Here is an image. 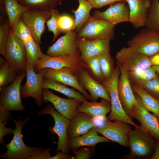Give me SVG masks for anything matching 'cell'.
<instances>
[{"label": "cell", "mask_w": 159, "mask_h": 159, "mask_svg": "<svg viewBox=\"0 0 159 159\" xmlns=\"http://www.w3.org/2000/svg\"><path fill=\"white\" fill-rule=\"evenodd\" d=\"M15 125L13 131V138L7 144L4 145L6 152L0 155V158L5 159H26L28 157L38 153L44 149L41 148L29 147L26 145L23 140L22 128L25 124L30 119L26 117L24 120H15L10 117Z\"/></svg>", "instance_id": "6da1fadb"}, {"label": "cell", "mask_w": 159, "mask_h": 159, "mask_svg": "<svg viewBox=\"0 0 159 159\" xmlns=\"http://www.w3.org/2000/svg\"><path fill=\"white\" fill-rule=\"evenodd\" d=\"M129 136L130 151L128 159L151 158L155 149V139L140 126L135 127Z\"/></svg>", "instance_id": "7a4b0ae2"}, {"label": "cell", "mask_w": 159, "mask_h": 159, "mask_svg": "<svg viewBox=\"0 0 159 159\" xmlns=\"http://www.w3.org/2000/svg\"><path fill=\"white\" fill-rule=\"evenodd\" d=\"M120 72L119 66L117 63L112 77L109 79L104 80L101 83L108 90L111 99V109L107 117V120L121 121L135 127H139L140 126L135 123L125 112L120 101L118 93L117 83Z\"/></svg>", "instance_id": "3957f363"}, {"label": "cell", "mask_w": 159, "mask_h": 159, "mask_svg": "<svg viewBox=\"0 0 159 159\" xmlns=\"http://www.w3.org/2000/svg\"><path fill=\"white\" fill-rule=\"evenodd\" d=\"M47 114L51 115L55 122L54 126L49 128V132L53 134H57L58 137L57 146L56 151L58 152L60 151L69 154L70 149L67 130L70 120L56 110L54 107L51 104L47 105L41 110L38 113V116Z\"/></svg>", "instance_id": "277c9868"}, {"label": "cell", "mask_w": 159, "mask_h": 159, "mask_svg": "<svg viewBox=\"0 0 159 159\" xmlns=\"http://www.w3.org/2000/svg\"><path fill=\"white\" fill-rule=\"evenodd\" d=\"M117 63L127 73L138 72L152 66L150 57L129 47L116 54Z\"/></svg>", "instance_id": "5b68a950"}, {"label": "cell", "mask_w": 159, "mask_h": 159, "mask_svg": "<svg viewBox=\"0 0 159 159\" xmlns=\"http://www.w3.org/2000/svg\"><path fill=\"white\" fill-rule=\"evenodd\" d=\"M76 36L88 40H111L115 37V26L105 20L91 16L76 33Z\"/></svg>", "instance_id": "8992f818"}, {"label": "cell", "mask_w": 159, "mask_h": 159, "mask_svg": "<svg viewBox=\"0 0 159 159\" xmlns=\"http://www.w3.org/2000/svg\"><path fill=\"white\" fill-rule=\"evenodd\" d=\"M128 47L150 57L159 52V32L144 28L127 42Z\"/></svg>", "instance_id": "52a82bcc"}, {"label": "cell", "mask_w": 159, "mask_h": 159, "mask_svg": "<svg viewBox=\"0 0 159 159\" xmlns=\"http://www.w3.org/2000/svg\"><path fill=\"white\" fill-rule=\"evenodd\" d=\"M26 83L21 86V98H33L36 104L41 107L42 102V84L44 79V70L42 69L36 73L31 64L26 62Z\"/></svg>", "instance_id": "ba28073f"}, {"label": "cell", "mask_w": 159, "mask_h": 159, "mask_svg": "<svg viewBox=\"0 0 159 159\" xmlns=\"http://www.w3.org/2000/svg\"><path fill=\"white\" fill-rule=\"evenodd\" d=\"M26 76V71L21 73L11 84L0 90V106L5 110L24 111L21 100V83Z\"/></svg>", "instance_id": "9c48e42d"}, {"label": "cell", "mask_w": 159, "mask_h": 159, "mask_svg": "<svg viewBox=\"0 0 159 159\" xmlns=\"http://www.w3.org/2000/svg\"><path fill=\"white\" fill-rule=\"evenodd\" d=\"M64 67L72 68L77 74L82 70L85 67V64L81 59L80 53L71 57L65 56L50 57L43 53L34 69L37 73L45 68L59 69Z\"/></svg>", "instance_id": "30bf717a"}, {"label": "cell", "mask_w": 159, "mask_h": 159, "mask_svg": "<svg viewBox=\"0 0 159 159\" xmlns=\"http://www.w3.org/2000/svg\"><path fill=\"white\" fill-rule=\"evenodd\" d=\"M6 60L18 74L26 71V61L24 43L11 29L6 49Z\"/></svg>", "instance_id": "8fae6325"}, {"label": "cell", "mask_w": 159, "mask_h": 159, "mask_svg": "<svg viewBox=\"0 0 159 159\" xmlns=\"http://www.w3.org/2000/svg\"><path fill=\"white\" fill-rule=\"evenodd\" d=\"M130 124L119 120H107L102 126L96 127L98 132L112 142L122 146H129V136L132 130Z\"/></svg>", "instance_id": "7c38bea8"}, {"label": "cell", "mask_w": 159, "mask_h": 159, "mask_svg": "<svg viewBox=\"0 0 159 159\" xmlns=\"http://www.w3.org/2000/svg\"><path fill=\"white\" fill-rule=\"evenodd\" d=\"M51 16L49 11L28 9L20 17L30 31L34 39L40 44L45 23Z\"/></svg>", "instance_id": "4fadbf2b"}, {"label": "cell", "mask_w": 159, "mask_h": 159, "mask_svg": "<svg viewBox=\"0 0 159 159\" xmlns=\"http://www.w3.org/2000/svg\"><path fill=\"white\" fill-rule=\"evenodd\" d=\"M136 101L131 111L132 118L137 119L140 127L145 131L159 140V120L154 114H150L143 104L140 98L136 94Z\"/></svg>", "instance_id": "5bb4252c"}, {"label": "cell", "mask_w": 159, "mask_h": 159, "mask_svg": "<svg viewBox=\"0 0 159 159\" xmlns=\"http://www.w3.org/2000/svg\"><path fill=\"white\" fill-rule=\"evenodd\" d=\"M80 53L76 33L71 30L65 34L49 47L46 55L50 57L65 56L73 57Z\"/></svg>", "instance_id": "9a60e30c"}, {"label": "cell", "mask_w": 159, "mask_h": 159, "mask_svg": "<svg viewBox=\"0 0 159 159\" xmlns=\"http://www.w3.org/2000/svg\"><path fill=\"white\" fill-rule=\"evenodd\" d=\"M42 95V102H50L58 112L69 120L78 112V107L82 102L78 99L60 97L47 88H43Z\"/></svg>", "instance_id": "2e32d148"}, {"label": "cell", "mask_w": 159, "mask_h": 159, "mask_svg": "<svg viewBox=\"0 0 159 159\" xmlns=\"http://www.w3.org/2000/svg\"><path fill=\"white\" fill-rule=\"evenodd\" d=\"M43 69L44 78L54 80L72 87L80 92L87 99L91 100L90 94L80 85L77 74L72 68L64 67L59 69L49 68Z\"/></svg>", "instance_id": "e0dca14e"}, {"label": "cell", "mask_w": 159, "mask_h": 159, "mask_svg": "<svg viewBox=\"0 0 159 159\" xmlns=\"http://www.w3.org/2000/svg\"><path fill=\"white\" fill-rule=\"evenodd\" d=\"M77 76L80 85L88 91L91 101H96L100 97L111 103L110 96L106 88L94 79L85 67L77 74Z\"/></svg>", "instance_id": "ac0fdd59"}, {"label": "cell", "mask_w": 159, "mask_h": 159, "mask_svg": "<svg viewBox=\"0 0 159 159\" xmlns=\"http://www.w3.org/2000/svg\"><path fill=\"white\" fill-rule=\"evenodd\" d=\"M126 1L116 3L103 11L95 10L93 17L105 20L114 26L122 22H129V9Z\"/></svg>", "instance_id": "d6986e66"}, {"label": "cell", "mask_w": 159, "mask_h": 159, "mask_svg": "<svg viewBox=\"0 0 159 159\" xmlns=\"http://www.w3.org/2000/svg\"><path fill=\"white\" fill-rule=\"evenodd\" d=\"M119 65L120 72L117 83L118 97L124 111L132 119L130 112L136 102V98L128 79L127 72L121 66Z\"/></svg>", "instance_id": "ffe728a7"}, {"label": "cell", "mask_w": 159, "mask_h": 159, "mask_svg": "<svg viewBox=\"0 0 159 159\" xmlns=\"http://www.w3.org/2000/svg\"><path fill=\"white\" fill-rule=\"evenodd\" d=\"M77 40L80 57L83 61L105 51L110 50V39L88 40L77 38Z\"/></svg>", "instance_id": "44dd1931"}, {"label": "cell", "mask_w": 159, "mask_h": 159, "mask_svg": "<svg viewBox=\"0 0 159 159\" xmlns=\"http://www.w3.org/2000/svg\"><path fill=\"white\" fill-rule=\"evenodd\" d=\"M129 9V22L138 28L145 26L150 0H126Z\"/></svg>", "instance_id": "7402d4cb"}, {"label": "cell", "mask_w": 159, "mask_h": 159, "mask_svg": "<svg viewBox=\"0 0 159 159\" xmlns=\"http://www.w3.org/2000/svg\"><path fill=\"white\" fill-rule=\"evenodd\" d=\"M96 127L94 118L83 112L78 111L70 120L67 130L69 140L81 135Z\"/></svg>", "instance_id": "603a6c76"}, {"label": "cell", "mask_w": 159, "mask_h": 159, "mask_svg": "<svg viewBox=\"0 0 159 159\" xmlns=\"http://www.w3.org/2000/svg\"><path fill=\"white\" fill-rule=\"evenodd\" d=\"M96 127H93L87 132L69 139L70 150L76 149L84 146L95 147L97 143H100L112 142L103 136L98 135Z\"/></svg>", "instance_id": "cb8c5ba5"}, {"label": "cell", "mask_w": 159, "mask_h": 159, "mask_svg": "<svg viewBox=\"0 0 159 159\" xmlns=\"http://www.w3.org/2000/svg\"><path fill=\"white\" fill-rule=\"evenodd\" d=\"M111 109V103L102 99L100 102L96 101H83L79 106L78 111L85 113L92 118L101 117H106L107 114Z\"/></svg>", "instance_id": "d4e9b609"}, {"label": "cell", "mask_w": 159, "mask_h": 159, "mask_svg": "<svg viewBox=\"0 0 159 159\" xmlns=\"http://www.w3.org/2000/svg\"><path fill=\"white\" fill-rule=\"evenodd\" d=\"M131 85L133 92L138 96L146 109L156 115L159 120V100L153 97L143 87Z\"/></svg>", "instance_id": "484cf974"}, {"label": "cell", "mask_w": 159, "mask_h": 159, "mask_svg": "<svg viewBox=\"0 0 159 159\" xmlns=\"http://www.w3.org/2000/svg\"><path fill=\"white\" fill-rule=\"evenodd\" d=\"M42 87L59 92L69 98L78 99L82 102L87 99L80 92H77L73 89L67 87L61 82L52 79L44 78Z\"/></svg>", "instance_id": "4316f807"}, {"label": "cell", "mask_w": 159, "mask_h": 159, "mask_svg": "<svg viewBox=\"0 0 159 159\" xmlns=\"http://www.w3.org/2000/svg\"><path fill=\"white\" fill-rule=\"evenodd\" d=\"M77 0L79 2L78 8L76 10L72 9V11L75 17L74 24L72 30H75L76 33L81 29L90 17V10L93 8L87 0Z\"/></svg>", "instance_id": "83f0119b"}, {"label": "cell", "mask_w": 159, "mask_h": 159, "mask_svg": "<svg viewBox=\"0 0 159 159\" xmlns=\"http://www.w3.org/2000/svg\"><path fill=\"white\" fill-rule=\"evenodd\" d=\"M3 4L12 29L21 15L28 9L20 5L17 0H4Z\"/></svg>", "instance_id": "f1b7e54d"}, {"label": "cell", "mask_w": 159, "mask_h": 159, "mask_svg": "<svg viewBox=\"0 0 159 159\" xmlns=\"http://www.w3.org/2000/svg\"><path fill=\"white\" fill-rule=\"evenodd\" d=\"M6 59L0 58V90L11 83L18 74Z\"/></svg>", "instance_id": "f546056e"}, {"label": "cell", "mask_w": 159, "mask_h": 159, "mask_svg": "<svg viewBox=\"0 0 159 159\" xmlns=\"http://www.w3.org/2000/svg\"><path fill=\"white\" fill-rule=\"evenodd\" d=\"M157 74L152 66L138 72L127 73L130 84L141 87L153 78Z\"/></svg>", "instance_id": "4dcf8cb0"}, {"label": "cell", "mask_w": 159, "mask_h": 159, "mask_svg": "<svg viewBox=\"0 0 159 159\" xmlns=\"http://www.w3.org/2000/svg\"><path fill=\"white\" fill-rule=\"evenodd\" d=\"M22 6L28 9L50 11L60 4L57 0H17Z\"/></svg>", "instance_id": "1f68e13d"}, {"label": "cell", "mask_w": 159, "mask_h": 159, "mask_svg": "<svg viewBox=\"0 0 159 159\" xmlns=\"http://www.w3.org/2000/svg\"><path fill=\"white\" fill-rule=\"evenodd\" d=\"M24 44L26 62L30 63L34 68L43 53L40 44L34 38L26 41Z\"/></svg>", "instance_id": "d6a6232c"}, {"label": "cell", "mask_w": 159, "mask_h": 159, "mask_svg": "<svg viewBox=\"0 0 159 159\" xmlns=\"http://www.w3.org/2000/svg\"><path fill=\"white\" fill-rule=\"evenodd\" d=\"M151 5L148 11L145 24L146 28L159 32V0H150Z\"/></svg>", "instance_id": "836d02e7"}, {"label": "cell", "mask_w": 159, "mask_h": 159, "mask_svg": "<svg viewBox=\"0 0 159 159\" xmlns=\"http://www.w3.org/2000/svg\"><path fill=\"white\" fill-rule=\"evenodd\" d=\"M110 50H106L98 55L99 64L105 80L109 79L112 77L115 69Z\"/></svg>", "instance_id": "e575fe53"}, {"label": "cell", "mask_w": 159, "mask_h": 159, "mask_svg": "<svg viewBox=\"0 0 159 159\" xmlns=\"http://www.w3.org/2000/svg\"><path fill=\"white\" fill-rule=\"evenodd\" d=\"M85 68L95 80L101 83L105 79L99 64L98 55L90 57L83 61Z\"/></svg>", "instance_id": "d590c367"}, {"label": "cell", "mask_w": 159, "mask_h": 159, "mask_svg": "<svg viewBox=\"0 0 159 159\" xmlns=\"http://www.w3.org/2000/svg\"><path fill=\"white\" fill-rule=\"evenodd\" d=\"M11 29L13 33L24 43L33 38L30 31L21 17Z\"/></svg>", "instance_id": "8d00e7d4"}, {"label": "cell", "mask_w": 159, "mask_h": 159, "mask_svg": "<svg viewBox=\"0 0 159 159\" xmlns=\"http://www.w3.org/2000/svg\"><path fill=\"white\" fill-rule=\"evenodd\" d=\"M11 29L8 20L1 22L0 25V54L5 59L6 49Z\"/></svg>", "instance_id": "74e56055"}, {"label": "cell", "mask_w": 159, "mask_h": 159, "mask_svg": "<svg viewBox=\"0 0 159 159\" xmlns=\"http://www.w3.org/2000/svg\"><path fill=\"white\" fill-rule=\"evenodd\" d=\"M51 14L50 18L47 21L46 24L48 30L52 32L54 37L52 42L54 41L61 33L58 26V19L60 16L59 11L55 9L49 11Z\"/></svg>", "instance_id": "f35d334b"}, {"label": "cell", "mask_w": 159, "mask_h": 159, "mask_svg": "<svg viewBox=\"0 0 159 159\" xmlns=\"http://www.w3.org/2000/svg\"><path fill=\"white\" fill-rule=\"evenodd\" d=\"M75 19L71 16L66 14L60 15L58 19V26L61 33L66 34L72 30Z\"/></svg>", "instance_id": "ab89813d"}, {"label": "cell", "mask_w": 159, "mask_h": 159, "mask_svg": "<svg viewBox=\"0 0 159 159\" xmlns=\"http://www.w3.org/2000/svg\"><path fill=\"white\" fill-rule=\"evenodd\" d=\"M147 91L155 98L159 100V74L143 85Z\"/></svg>", "instance_id": "60d3db41"}, {"label": "cell", "mask_w": 159, "mask_h": 159, "mask_svg": "<svg viewBox=\"0 0 159 159\" xmlns=\"http://www.w3.org/2000/svg\"><path fill=\"white\" fill-rule=\"evenodd\" d=\"M95 148L87 146L72 150L71 151L75 155L76 159H89L92 155Z\"/></svg>", "instance_id": "b9f144b4"}, {"label": "cell", "mask_w": 159, "mask_h": 159, "mask_svg": "<svg viewBox=\"0 0 159 159\" xmlns=\"http://www.w3.org/2000/svg\"><path fill=\"white\" fill-rule=\"evenodd\" d=\"M93 8H100L107 5H112L116 3L126 1V0H87Z\"/></svg>", "instance_id": "7bdbcfd3"}, {"label": "cell", "mask_w": 159, "mask_h": 159, "mask_svg": "<svg viewBox=\"0 0 159 159\" xmlns=\"http://www.w3.org/2000/svg\"><path fill=\"white\" fill-rule=\"evenodd\" d=\"M6 124L0 122V143L3 144L4 143V137L6 135H11L13 133L14 129L11 128H8L5 126Z\"/></svg>", "instance_id": "ee69618b"}, {"label": "cell", "mask_w": 159, "mask_h": 159, "mask_svg": "<svg viewBox=\"0 0 159 159\" xmlns=\"http://www.w3.org/2000/svg\"><path fill=\"white\" fill-rule=\"evenodd\" d=\"M50 151L49 149H44L38 153L28 157L26 159H50L51 157Z\"/></svg>", "instance_id": "f6af8a7d"}, {"label": "cell", "mask_w": 159, "mask_h": 159, "mask_svg": "<svg viewBox=\"0 0 159 159\" xmlns=\"http://www.w3.org/2000/svg\"><path fill=\"white\" fill-rule=\"evenodd\" d=\"M10 113L9 111L4 110L0 106V122L6 124L10 119Z\"/></svg>", "instance_id": "bcb514c9"}, {"label": "cell", "mask_w": 159, "mask_h": 159, "mask_svg": "<svg viewBox=\"0 0 159 159\" xmlns=\"http://www.w3.org/2000/svg\"><path fill=\"white\" fill-rule=\"evenodd\" d=\"M75 159V157H72L62 152H58L56 155L51 157L50 159Z\"/></svg>", "instance_id": "7dc6e473"}, {"label": "cell", "mask_w": 159, "mask_h": 159, "mask_svg": "<svg viewBox=\"0 0 159 159\" xmlns=\"http://www.w3.org/2000/svg\"><path fill=\"white\" fill-rule=\"evenodd\" d=\"M149 57L152 66H159V52Z\"/></svg>", "instance_id": "c3c4849f"}, {"label": "cell", "mask_w": 159, "mask_h": 159, "mask_svg": "<svg viewBox=\"0 0 159 159\" xmlns=\"http://www.w3.org/2000/svg\"><path fill=\"white\" fill-rule=\"evenodd\" d=\"M155 149L150 159H159V140L155 139Z\"/></svg>", "instance_id": "681fc988"}, {"label": "cell", "mask_w": 159, "mask_h": 159, "mask_svg": "<svg viewBox=\"0 0 159 159\" xmlns=\"http://www.w3.org/2000/svg\"><path fill=\"white\" fill-rule=\"evenodd\" d=\"M156 71L157 73L159 74V66H152Z\"/></svg>", "instance_id": "f907efd6"}, {"label": "cell", "mask_w": 159, "mask_h": 159, "mask_svg": "<svg viewBox=\"0 0 159 159\" xmlns=\"http://www.w3.org/2000/svg\"><path fill=\"white\" fill-rule=\"evenodd\" d=\"M3 1L4 0H0V8L1 9H3V8L4 9L3 4Z\"/></svg>", "instance_id": "816d5d0a"}, {"label": "cell", "mask_w": 159, "mask_h": 159, "mask_svg": "<svg viewBox=\"0 0 159 159\" xmlns=\"http://www.w3.org/2000/svg\"><path fill=\"white\" fill-rule=\"evenodd\" d=\"M59 3L60 4H61L62 3L63 0H57Z\"/></svg>", "instance_id": "f5cc1de1"}]
</instances>
